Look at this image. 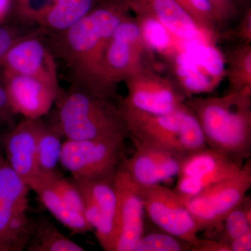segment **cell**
I'll use <instances>...</instances> for the list:
<instances>
[{"mask_svg":"<svg viewBox=\"0 0 251 251\" xmlns=\"http://www.w3.org/2000/svg\"><path fill=\"white\" fill-rule=\"evenodd\" d=\"M55 0H12V7L21 22L37 26L45 17Z\"/></svg>","mask_w":251,"mask_h":251,"instance_id":"28","label":"cell"},{"mask_svg":"<svg viewBox=\"0 0 251 251\" xmlns=\"http://www.w3.org/2000/svg\"><path fill=\"white\" fill-rule=\"evenodd\" d=\"M12 7V0H0V23L6 18Z\"/></svg>","mask_w":251,"mask_h":251,"instance_id":"34","label":"cell"},{"mask_svg":"<svg viewBox=\"0 0 251 251\" xmlns=\"http://www.w3.org/2000/svg\"><path fill=\"white\" fill-rule=\"evenodd\" d=\"M126 138L66 139L63 142L59 164L75 181L114 177L125 157Z\"/></svg>","mask_w":251,"mask_h":251,"instance_id":"6","label":"cell"},{"mask_svg":"<svg viewBox=\"0 0 251 251\" xmlns=\"http://www.w3.org/2000/svg\"><path fill=\"white\" fill-rule=\"evenodd\" d=\"M128 138L133 144L151 145L188 155L208 148L192 110L184 103L170 113L154 115L117 102Z\"/></svg>","mask_w":251,"mask_h":251,"instance_id":"4","label":"cell"},{"mask_svg":"<svg viewBox=\"0 0 251 251\" xmlns=\"http://www.w3.org/2000/svg\"><path fill=\"white\" fill-rule=\"evenodd\" d=\"M226 74L228 87L226 93L251 90V45L241 43L229 52Z\"/></svg>","mask_w":251,"mask_h":251,"instance_id":"24","label":"cell"},{"mask_svg":"<svg viewBox=\"0 0 251 251\" xmlns=\"http://www.w3.org/2000/svg\"><path fill=\"white\" fill-rule=\"evenodd\" d=\"M124 82L127 94L117 102L140 111L154 115L170 113L182 106L186 100L177 83L149 65L136 71Z\"/></svg>","mask_w":251,"mask_h":251,"instance_id":"8","label":"cell"},{"mask_svg":"<svg viewBox=\"0 0 251 251\" xmlns=\"http://www.w3.org/2000/svg\"><path fill=\"white\" fill-rule=\"evenodd\" d=\"M43 124L41 119L23 118L1 135L6 161L22 176L30 190L39 182L36 147Z\"/></svg>","mask_w":251,"mask_h":251,"instance_id":"15","label":"cell"},{"mask_svg":"<svg viewBox=\"0 0 251 251\" xmlns=\"http://www.w3.org/2000/svg\"><path fill=\"white\" fill-rule=\"evenodd\" d=\"M24 34H21L16 28L0 25V59L10 47Z\"/></svg>","mask_w":251,"mask_h":251,"instance_id":"30","label":"cell"},{"mask_svg":"<svg viewBox=\"0 0 251 251\" xmlns=\"http://www.w3.org/2000/svg\"><path fill=\"white\" fill-rule=\"evenodd\" d=\"M135 18L159 23L170 34L181 40H200L203 34L193 20L175 0H125Z\"/></svg>","mask_w":251,"mask_h":251,"instance_id":"16","label":"cell"},{"mask_svg":"<svg viewBox=\"0 0 251 251\" xmlns=\"http://www.w3.org/2000/svg\"><path fill=\"white\" fill-rule=\"evenodd\" d=\"M151 55L139 25L128 14L117 25L104 53L101 76L107 97L115 98L117 84L148 65Z\"/></svg>","mask_w":251,"mask_h":251,"instance_id":"5","label":"cell"},{"mask_svg":"<svg viewBox=\"0 0 251 251\" xmlns=\"http://www.w3.org/2000/svg\"><path fill=\"white\" fill-rule=\"evenodd\" d=\"M193 251V244L168 232L143 234L133 251Z\"/></svg>","mask_w":251,"mask_h":251,"instance_id":"27","label":"cell"},{"mask_svg":"<svg viewBox=\"0 0 251 251\" xmlns=\"http://www.w3.org/2000/svg\"><path fill=\"white\" fill-rule=\"evenodd\" d=\"M1 136L0 135V157L2 156L1 153Z\"/></svg>","mask_w":251,"mask_h":251,"instance_id":"38","label":"cell"},{"mask_svg":"<svg viewBox=\"0 0 251 251\" xmlns=\"http://www.w3.org/2000/svg\"><path fill=\"white\" fill-rule=\"evenodd\" d=\"M129 12L125 0H99L70 27L49 34V48L67 66L72 85L109 99L102 82L103 55L117 25Z\"/></svg>","mask_w":251,"mask_h":251,"instance_id":"1","label":"cell"},{"mask_svg":"<svg viewBox=\"0 0 251 251\" xmlns=\"http://www.w3.org/2000/svg\"><path fill=\"white\" fill-rule=\"evenodd\" d=\"M236 3H237L238 6H247L249 4L250 0H235Z\"/></svg>","mask_w":251,"mask_h":251,"instance_id":"36","label":"cell"},{"mask_svg":"<svg viewBox=\"0 0 251 251\" xmlns=\"http://www.w3.org/2000/svg\"><path fill=\"white\" fill-rule=\"evenodd\" d=\"M212 230H216L218 233L217 237L212 239L227 244L235 238L251 231L250 196H246L242 202L226 216L219 227Z\"/></svg>","mask_w":251,"mask_h":251,"instance_id":"25","label":"cell"},{"mask_svg":"<svg viewBox=\"0 0 251 251\" xmlns=\"http://www.w3.org/2000/svg\"><path fill=\"white\" fill-rule=\"evenodd\" d=\"M193 251H231L228 244L215 239H199L193 245Z\"/></svg>","mask_w":251,"mask_h":251,"instance_id":"32","label":"cell"},{"mask_svg":"<svg viewBox=\"0 0 251 251\" xmlns=\"http://www.w3.org/2000/svg\"><path fill=\"white\" fill-rule=\"evenodd\" d=\"M117 197L112 251H133L144 234L145 209L134 183L120 163L114 177Z\"/></svg>","mask_w":251,"mask_h":251,"instance_id":"12","label":"cell"},{"mask_svg":"<svg viewBox=\"0 0 251 251\" xmlns=\"http://www.w3.org/2000/svg\"><path fill=\"white\" fill-rule=\"evenodd\" d=\"M175 1L193 20L206 38L215 37L219 24L212 8L206 0Z\"/></svg>","mask_w":251,"mask_h":251,"instance_id":"26","label":"cell"},{"mask_svg":"<svg viewBox=\"0 0 251 251\" xmlns=\"http://www.w3.org/2000/svg\"><path fill=\"white\" fill-rule=\"evenodd\" d=\"M52 122L66 139L85 140L124 136L126 128L117 103L72 85L59 90Z\"/></svg>","mask_w":251,"mask_h":251,"instance_id":"3","label":"cell"},{"mask_svg":"<svg viewBox=\"0 0 251 251\" xmlns=\"http://www.w3.org/2000/svg\"><path fill=\"white\" fill-rule=\"evenodd\" d=\"M145 212L162 231L192 243L199 240L197 225L173 189L161 184H135Z\"/></svg>","mask_w":251,"mask_h":251,"instance_id":"9","label":"cell"},{"mask_svg":"<svg viewBox=\"0 0 251 251\" xmlns=\"http://www.w3.org/2000/svg\"><path fill=\"white\" fill-rule=\"evenodd\" d=\"M15 126L14 124L10 122L6 117L0 112V128H7L8 130L12 128Z\"/></svg>","mask_w":251,"mask_h":251,"instance_id":"35","label":"cell"},{"mask_svg":"<svg viewBox=\"0 0 251 251\" xmlns=\"http://www.w3.org/2000/svg\"><path fill=\"white\" fill-rule=\"evenodd\" d=\"M135 151L130 158L124 157L121 166L134 184H161L176 176L186 155L143 144H133Z\"/></svg>","mask_w":251,"mask_h":251,"instance_id":"14","label":"cell"},{"mask_svg":"<svg viewBox=\"0 0 251 251\" xmlns=\"http://www.w3.org/2000/svg\"><path fill=\"white\" fill-rule=\"evenodd\" d=\"M242 166L209 148L195 151L181 162L173 191L183 199L194 197L233 176Z\"/></svg>","mask_w":251,"mask_h":251,"instance_id":"10","label":"cell"},{"mask_svg":"<svg viewBox=\"0 0 251 251\" xmlns=\"http://www.w3.org/2000/svg\"><path fill=\"white\" fill-rule=\"evenodd\" d=\"M251 187V158L233 176L206 188L194 197L179 198L200 232L217 229L226 216L237 207Z\"/></svg>","mask_w":251,"mask_h":251,"instance_id":"7","label":"cell"},{"mask_svg":"<svg viewBox=\"0 0 251 251\" xmlns=\"http://www.w3.org/2000/svg\"><path fill=\"white\" fill-rule=\"evenodd\" d=\"M3 72L5 90L16 115L39 120L49 113L60 87L35 77Z\"/></svg>","mask_w":251,"mask_h":251,"instance_id":"13","label":"cell"},{"mask_svg":"<svg viewBox=\"0 0 251 251\" xmlns=\"http://www.w3.org/2000/svg\"><path fill=\"white\" fill-rule=\"evenodd\" d=\"M229 36H233L241 41L242 44H251V9L247 7L243 16L242 21L237 29Z\"/></svg>","mask_w":251,"mask_h":251,"instance_id":"31","label":"cell"},{"mask_svg":"<svg viewBox=\"0 0 251 251\" xmlns=\"http://www.w3.org/2000/svg\"><path fill=\"white\" fill-rule=\"evenodd\" d=\"M33 191L37 195L43 205L73 234H85L92 231L85 217L63 202L50 185L41 184L34 188Z\"/></svg>","mask_w":251,"mask_h":251,"instance_id":"21","label":"cell"},{"mask_svg":"<svg viewBox=\"0 0 251 251\" xmlns=\"http://www.w3.org/2000/svg\"><path fill=\"white\" fill-rule=\"evenodd\" d=\"M3 82H4V72L2 69L0 67V83H2Z\"/></svg>","mask_w":251,"mask_h":251,"instance_id":"37","label":"cell"},{"mask_svg":"<svg viewBox=\"0 0 251 251\" xmlns=\"http://www.w3.org/2000/svg\"><path fill=\"white\" fill-rule=\"evenodd\" d=\"M33 229L27 212L0 201V251L25 250Z\"/></svg>","mask_w":251,"mask_h":251,"instance_id":"18","label":"cell"},{"mask_svg":"<svg viewBox=\"0 0 251 251\" xmlns=\"http://www.w3.org/2000/svg\"><path fill=\"white\" fill-rule=\"evenodd\" d=\"M208 148L243 165L251 156V90L221 97H190Z\"/></svg>","mask_w":251,"mask_h":251,"instance_id":"2","label":"cell"},{"mask_svg":"<svg viewBox=\"0 0 251 251\" xmlns=\"http://www.w3.org/2000/svg\"><path fill=\"white\" fill-rule=\"evenodd\" d=\"M50 185L71 209L77 211L84 216V204L80 190L73 181L65 179L59 175L45 183Z\"/></svg>","mask_w":251,"mask_h":251,"instance_id":"29","label":"cell"},{"mask_svg":"<svg viewBox=\"0 0 251 251\" xmlns=\"http://www.w3.org/2000/svg\"><path fill=\"white\" fill-rule=\"evenodd\" d=\"M25 250L84 251L85 249L64 235L48 219L34 221V229Z\"/></svg>","mask_w":251,"mask_h":251,"instance_id":"22","label":"cell"},{"mask_svg":"<svg viewBox=\"0 0 251 251\" xmlns=\"http://www.w3.org/2000/svg\"><path fill=\"white\" fill-rule=\"evenodd\" d=\"M115 177V176H114ZM114 177L85 181H72L82 192L94 201L100 212V221L95 230L96 237L104 251H112L117 197Z\"/></svg>","mask_w":251,"mask_h":251,"instance_id":"17","label":"cell"},{"mask_svg":"<svg viewBox=\"0 0 251 251\" xmlns=\"http://www.w3.org/2000/svg\"><path fill=\"white\" fill-rule=\"evenodd\" d=\"M29 186L22 176L10 166L3 156L0 157V201L16 210L27 212Z\"/></svg>","mask_w":251,"mask_h":251,"instance_id":"23","label":"cell"},{"mask_svg":"<svg viewBox=\"0 0 251 251\" xmlns=\"http://www.w3.org/2000/svg\"><path fill=\"white\" fill-rule=\"evenodd\" d=\"M44 32L38 27L21 36L0 59V67L4 72L35 77L59 87L55 57L41 39Z\"/></svg>","mask_w":251,"mask_h":251,"instance_id":"11","label":"cell"},{"mask_svg":"<svg viewBox=\"0 0 251 251\" xmlns=\"http://www.w3.org/2000/svg\"><path fill=\"white\" fill-rule=\"evenodd\" d=\"M62 138L60 132L53 125L44 122L36 147L39 182L32 191L39 185L45 184L60 175L57 171V166L62 152Z\"/></svg>","mask_w":251,"mask_h":251,"instance_id":"19","label":"cell"},{"mask_svg":"<svg viewBox=\"0 0 251 251\" xmlns=\"http://www.w3.org/2000/svg\"><path fill=\"white\" fill-rule=\"evenodd\" d=\"M231 251H251V231L239 236L228 243Z\"/></svg>","mask_w":251,"mask_h":251,"instance_id":"33","label":"cell"},{"mask_svg":"<svg viewBox=\"0 0 251 251\" xmlns=\"http://www.w3.org/2000/svg\"><path fill=\"white\" fill-rule=\"evenodd\" d=\"M99 0H55L53 6L37 27L46 34L66 30L93 9Z\"/></svg>","mask_w":251,"mask_h":251,"instance_id":"20","label":"cell"}]
</instances>
